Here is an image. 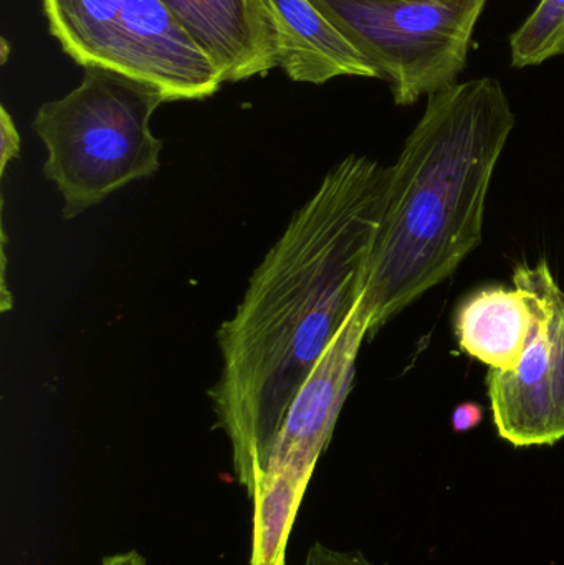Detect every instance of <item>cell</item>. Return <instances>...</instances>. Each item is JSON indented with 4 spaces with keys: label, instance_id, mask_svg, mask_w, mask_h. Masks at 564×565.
I'll list each match as a JSON object with an SVG mask.
<instances>
[{
    "label": "cell",
    "instance_id": "6da1fadb",
    "mask_svg": "<svg viewBox=\"0 0 564 565\" xmlns=\"http://www.w3.org/2000/svg\"><path fill=\"white\" fill-rule=\"evenodd\" d=\"M390 179L364 156L331 169L219 329L222 374L209 395L248 498L291 401L363 296Z\"/></svg>",
    "mask_w": 564,
    "mask_h": 565
},
{
    "label": "cell",
    "instance_id": "7a4b0ae2",
    "mask_svg": "<svg viewBox=\"0 0 564 565\" xmlns=\"http://www.w3.org/2000/svg\"><path fill=\"white\" fill-rule=\"evenodd\" d=\"M515 115L497 78L457 82L426 109L391 166L361 296L370 335L449 280L483 237L487 195Z\"/></svg>",
    "mask_w": 564,
    "mask_h": 565
},
{
    "label": "cell",
    "instance_id": "3957f363",
    "mask_svg": "<svg viewBox=\"0 0 564 565\" xmlns=\"http://www.w3.org/2000/svg\"><path fill=\"white\" fill-rule=\"evenodd\" d=\"M162 103L155 86L92 66L73 92L40 106L33 129L49 151L43 174L63 195L65 221L158 171L162 141L149 122Z\"/></svg>",
    "mask_w": 564,
    "mask_h": 565
},
{
    "label": "cell",
    "instance_id": "277c9868",
    "mask_svg": "<svg viewBox=\"0 0 564 565\" xmlns=\"http://www.w3.org/2000/svg\"><path fill=\"white\" fill-rule=\"evenodd\" d=\"M63 52L158 88L169 102L217 93L222 73L161 0H43Z\"/></svg>",
    "mask_w": 564,
    "mask_h": 565
},
{
    "label": "cell",
    "instance_id": "5b68a950",
    "mask_svg": "<svg viewBox=\"0 0 564 565\" xmlns=\"http://www.w3.org/2000/svg\"><path fill=\"white\" fill-rule=\"evenodd\" d=\"M411 106L457 83L489 0H313Z\"/></svg>",
    "mask_w": 564,
    "mask_h": 565
},
{
    "label": "cell",
    "instance_id": "8992f818",
    "mask_svg": "<svg viewBox=\"0 0 564 565\" xmlns=\"http://www.w3.org/2000/svg\"><path fill=\"white\" fill-rule=\"evenodd\" d=\"M513 285L532 292L540 328L519 367L489 369L487 394L500 438L513 447H545L564 438V288L545 258L520 265Z\"/></svg>",
    "mask_w": 564,
    "mask_h": 565
},
{
    "label": "cell",
    "instance_id": "52a82bcc",
    "mask_svg": "<svg viewBox=\"0 0 564 565\" xmlns=\"http://www.w3.org/2000/svg\"><path fill=\"white\" fill-rule=\"evenodd\" d=\"M368 335L370 312L360 299L291 401L272 450L267 475H290L310 483L315 467L333 437L353 384L358 352Z\"/></svg>",
    "mask_w": 564,
    "mask_h": 565
},
{
    "label": "cell",
    "instance_id": "ba28073f",
    "mask_svg": "<svg viewBox=\"0 0 564 565\" xmlns=\"http://www.w3.org/2000/svg\"><path fill=\"white\" fill-rule=\"evenodd\" d=\"M275 63L297 83L323 85L341 76L377 78L357 46L313 0H260Z\"/></svg>",
    "mask_w": 564,
    "mask_h": 565
},
{
    "label": "cell",
    "instance_id": "9c48e42d",
    "mask_svg": "<svg viewBox=\"0 0 564 565\" xmlns=\"http://www.w3.org/2000/svg\"><path fill=\"white\" fill-rule=\"evenodd\" d=\"M225 83L267 75L274 43L260 0H161Z\"/></svg>",
    "mask_w": 564,
    "mask_h": 565
},
{
    "label": "cell",
    "instance_id": "30bf717a",
    "mask_svg": "<svg viewBox=\"0 0 564 565\" xmlns=\"http://www.w3.org/2000/svg\"><path fill=\"white\" fill-rule=\"evenodd\" d=\"M539 328L536 299L519 286L473 292L460 305L456 318L460 351L496 371L519 367Z\"/></svg>",
    "mask_w": 564,
    "mask_h": 565
},
{
    "label": "cell",
    "instance_id": "8fae6325",
    "mask_svg": "<svg viewBox=\"0 0 564 565\" xmlns=\"http://www.w3.org/2000/svg\"><path fill=\"white\" fill-rule=\"evenodd\" d=\"M308 483L284 473L262 478L254 503L251 565H285L287 544Z\"/></svg>",
    "mask_w": 564,
    "mask_h": 565
},
{
    "label": "cell",
    "instance_id": "7c38bea8",
    "mask_svg": "<svg viewBox=\"0 0 564 565\" xmlns=\"http://www.w3.org/2000/svg\"><path fill=\"white\" fill-rule=\"evenodd\" d=\"M513 68L543 65L564 53V0H539L525 22L510 35Z\"/></svg>",
    "mask_w": 564,
    "mask_h": 565
},
{
    "label": "cell",
    "instance_id": "4fadbf2b",
    "mask_svg": "<svg viewBox=\"0 0 564 565\" xmlns=\"http://www.w3.org/2000/svg\"><path fill=\"white\" fill-rule=\"evenodd\" d=\"M20 136L12 116L6 106L0 108V175L6 174L7 166L19 156Z\"/></svg>",
    "mask_w": 564,
    "mask_h": 565
},
{
    "label": "cell",
    "instance_id": "5bb4252c",
    "mask_svg": "<svg viewBox=\"0 0 564 565\" xmlns=\"http://www.w3.org/2000/svg\"><path fill=\"white\" fill-rule=\"evenodd\" d=\"M305 565H377L368 561L361 553H341L321 543H315L308 551Z\"/></svg>",
    "mask_w": 564,
    "mask_h": 565
},
{
    "label": "cell",
    "instance_id": "9a60e30c",
    "mask_svg": "<svg viewBox=\"0 0 564 565\" xmlns=\"http://www.w3.org/2000/svg\"><path fill=\"white\" fill-rule=\"evenodd\" d=\"M482 415L483 411L479 404L466 402V404L459 405L453 414L454 431L464 434V431L472 430L482 422Z\"/></svg>",
    "mask_w": 564,
    "mask_h": 565
},
{
    "label": "cell",
    "instance_id": "2e32d148",
    "mask_svg": "<svg viewBox=\"0 0 564 565\" xmlns=\"http://www.w3.org/2000/svg\"><path fill=\"white\" fill-rule=\"evenodd\" d=\"M103 565H146V563L141 554L136 553V551H129V553L105 557Z\"/></svg>",
    "mask_w": 564,
    "mask_h": 565
}]
</instances>
